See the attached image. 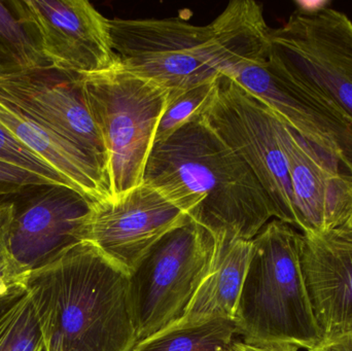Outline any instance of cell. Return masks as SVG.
Instances as JSON below:
<instances>
[{
  "label": "cell",
  "mask_w": 352,
  "mask_h": 351,
  "mask_svg": "<svg viewBox=\"0 0 352 351\" xmlns=\"http://www.w3.org/2000/svg\"><path fill=\"white\" fill-rule=\"evenodd\" d=\"M144 183L214 236L252 240L274 218L252 169L202 117L155 144Z\"/></svg>",
  "instance_id": "1"
},
{
  "label": "cell",
  "mask_w": 352,
  "mask_h": 351,
  "mask_svg": "<svg viewBox=\"0 0 352 351\" xmlns=\"http://www.w3.org/2000/svg\"><path fill=\"white\" fill-rule=\"evenodd\" d=\"M25 290L45 351H132L138 343L129 274L90 242L30 272Z\"/></svg>",
  "instance_id": "2"
},
{
  "label": "cell",
  "mask_w": 352,
  "mask_h": 351,
  "mask_svg": "<svg viewBox=\"0 0 352 351\" xmlns=\"http://www.w3.org/2000/svg\"><path fill=\"white\" fill-rule=\"evenodd\" d=\"M302 233L276 218L252 239L234 319L243 341L307 351L324 341L302 267Z\"/></svg>",
  "instance_id": "3"
},
{
  "label": "cell",
  "mask_w": 352,
  "mask_h": 351,
  "mask_svg": "<svg viewBox=\"0 0 352 351\" xmlns=\"http://www.w3.org/2000/svg\"><path fill=\"white\" fill-rule=\"evenodd\" d=\"M87 107L104 142L111 200L144 183L169 93L155 82L116 67L80 76Z\"/></svg>",
  "instance_id": "4"
},
{
  "label": "cell",
  "mask_w": 352,
  "mask_h": 351,
  "mask_svg": "<svg viewBox=\"0 0 352 351\" xmlns=\"http://www.w3.org/2000/svg\"><path fill=\"white\" fill-rule=\"evenodd\" d=\"M214 235L190 220L155 243L129 274L138 342L184 317L214 258Z\"/></svg>",
  "instance_id": "5"
},
{
  "label": "cell",
  "mask_w": 352,
  "mask_h": 351,
  "mask_svg": "<svg viewBox=\"0 0 352 351\" xmlns=\"http://www.w3.org/2000/svg\"><path fill=\"white\" fill-rule=\"evenodd\" d=\"M120 67L176 94L219 78L221 56L210 24L182 19L109 20Z\"/></svg>",
  "instance_id": "6"
},
{
  "label": "cell",
  "mask_w": 352,
  "mask_h": 351,
  "mask_svg": "<svg viewBox=\"0 0 352 351\" xmlns=\"http://www.w3.org/2000/svg\"><path fill=\"white\" fill-rule=\"evenodd\" d=\"M202 119L252 169L270 200L274 218L296 228L293 190L275 113L221 73L214 98Z\"/></svg>",
  "instance_id": "7"
},
{
  "label": "cell",
  "mask_w": 352,
  "mask_h": 351,
  "mask_svg": "<svg viewBox=\"0 0 352 351\" xmlns=\"http://www.w3.org/2000/svg\"><path fill=\"white\" fill-rule=\"evenodd\" d=\"M283 26L271 29V49L294 76L352 117V22L330 2H296Z\"/></svg>",
  "instance_id": "8"
},
{
  "label": "cell",
  "mask_w": 352,
  "mask_h": 351,
  "mask_svg": "<svg viewBox=\"0 0 352 351\" xmlns=\"http://www.w3.org/2000/svg\"><path fill=\"white\" fill-rule=\"evenodd\" d=\"M221 74L236 80L285 125L332 155L352 174V117L289 71L272 49L266 59L242 62Z\"/></svg>",
  "instance_id": "9"
},
{
  "label": "cell",
  "mask_w": 352,
  "mask_h": 351,
  "mask_svg": "<svg viewBox=\"0 0 352 351\" xmlns=\"http://www.w3.org/2000/svg\"><path fill=\"white\" fill-rule=\"evenodd\" d=\"M8 4L52 67L86 76L119 64L109 19L87 0H14Z\"/></svg>",
  "instance_id": "10"
},
{
  "label": "cell",
  "mask_w": 352,
  "mask_h": 351,
  "mask_svg": "<svg viewBox=\"0 0 352 351\" xmlns=\"http://www.w3.org/2000/svg\"><path fill=\"white\" fill-rule=\"evenodd\" d=\"M192 220L188 212L144 183L113 201L91 204L82 238L130 274L155 243Z\"/></svg>",
  "instance_id": "11"
},
{
  "label": "cell",
  "mask_w": 352,
  "mask_h": 351,
  "mask_svg": "<svg viewBox=\"0 0 352 351\" xmlns=\"http://www.w3.org/2000/svg\"><path fill=\"white\" fill-rule=\"evenodd\" d=\"M12 205L8 245L28 275L84 242L82 227L92 202L66 185H28L8 196Z\"/></svg>",
  "instance_id": "12"
},
{
  "label": "cell",
  "mask_w": 352,
  "mask_h": 351,
  "mask_svg": "<svg viewBox=\"0 0 352 351\" xmlns=\"http://www.w3.org/2000/svg\"><path fill=\"white\" fill-rule=\"evenodd\" d=\"M0 101L76 144L107 179V150L85 102L80 76L49 66L0 76Z\"/></svg>",
  "instance_id": "13"
},
{
  "label": "cell",
  "mask_w": 352,
  "mask_h": 351,
  "mask_svg": "<svg viewBox=\"0 0 352 351\" xmlns=\"http://www.w3.org/2000/svg\"><path fill=\"white\" fill-rule=\"evenodd\" d=\"M276 117L293 190L296 228L306 236H324L351 214L352 174L332 155Z\"/></svg>",
  "instance_id": "14"
},
{
  "label": "cell",
  "mask_w": 352,
  "mask_h": 351,
  "mask_svg": "<svg viewBox=\"0 0 352 351\" xmlns=\"http://www.w3.org/2000/svg\"><path fill=\"white\" fill-rule=\"evenodd\" d=\"M301 259L324 341L352 332V245L303 234Z\"/></svg>",
  "instance_id": "15"
},
{
  "label": "cell",
  "mask_w": 352,
  "mask_h": 351,
  "mask_svg": "<svg viewBox=\"0 0 352 351\" xmlns=\"http://www.w3.org/2000/svg\"><path fill=\"white\" fill-rule=\"evenodd\" d=\"M0 126L47 161L92 203L111 200L102 169L76 144L3 101H0Z\"/></svg>",
  "instance_id": "16"
},
{
  "label": "cell",
  "mask_w": 352,
  "mask_h": 351,
  "mask_svg": "<svg viewBox=\"0 0 352 351\" xmlns=\"http://www.w3.org/2000/svg\"><path fill=\"white\" fill-rule=\"evenodd\" d=\"M214 258L184 317L175 325H197L214 319H235L245 280L252 240L219 235Z\"/></svg>",
  "instance_id": "17"
},
{
  "label": "cell",
  "mask_w": 352,
  "mask_h": 351,
  "mask_svg": "<svg viewBox=\"0 0 352 351\" xmlns=\"http://www.w3.org/2000/svg\"><path fill=\"white\" fill-rule=\"evenodd\" d=\"M219 56V73L242 62L260 61L270 54V27L262 4L254 0H233L210 23Z\"/></svg>",
  "instance_id": "18"
},
{
  "label": "cell",
  "mask_w": 352,
  "mask_h": 351,
  "mask_svg": "<svg viewBox=\"0 0 352 351\" xmlns=\"http://www.w3.org/2000/svg\"><path fill=\"white\" fill-rule=\"evenodd\" d=\"M241 340L233 319L173 325L142 340L132 351H239Z\"/></svg>",
  "instance_id": "19"
},
{
  "label": "cell",
  "mask_w": 352,
  "mask_h": 351,
  "mask_svg": "<svg viewBox=\"0 0 352 351\" xmlns=\"http://www.w3.org/2000/svg\"><path fill=\"white\" fill-rule=\"evenodd\" d=\"M49 66L24 25L0 2V76Z\"/></svg>",
  "instance_id": "20"
},
{
  "label": "cell",
  "mask_w": 352,
  "mask_h": 351,
  "mask_svg": "<svg viewBox=\"0 0 352 351\" xmlns=\"http://www.w3.org/2000/svg\"><path fill=\"white\" fill-rule=\"evenodd\" d=\"M217 80L215 78L211 82L169 95L166 109L157 130L155 144L165 141L186 124L203 117L214 98Z\"/></svg>",
  "instance_id": "21"
},
{
  "label": "cell",
  "mask_w": 352,
  "mask_h": 351,
  "mask_svg": "<svg viewBox=\"0 0 352 351\" xmlns=\"http://www.w3.org/2000/svg\"><path fill=\"white\" fill-rule=\"evenodd\" d=\"M41 330L28 294L0 324V351H39Z\"/></svg>",
  "instance_id": "22"
},
{
  "label": "cell",
  "mask_w": 352,
  "mask_h": 351,
  "mask_svg": "<svg viewBox=\"0 0 352 351\" xmlns=\"http://www.w3.org/2000/svg\"><path fill=\"white\" fill-rule=\"evenodd\" d=\"M0 160L22 167L31 172L45 177L58 185L72 187L69 183L47 161L27 148L16 136L0 126Z\"/></svg>",
  "instance_id": "23"
},
{
  "label": "cell",
  "mask_w": 352,
  "mask_h": 351,
  "mask_svg": "<svg viewBox=\"0 0 352 351\" xmlns=\"http://www.w3.org/2000/svg\"><path fill=\"white\" fill-rule=\"evenodd\" d=\"M12 205L8 197L0 199V297L25 288L27 274L10 253L8 245Z\"/></svg>",
  "instance_id": "24"
},
{
  "label": "cell",
  "mask_w": 352,
  "mask_h": 351,
  "mask_svg": "<svg viewBox=\"0 0 352 351\" xmlns=\"http://www.w3.org/2000/svg\"><path fill=\"white\" fill-rule=\"evenodd\" d=\"M47 183H55L22 167L0 160V199L18 193L28 185Z\"/></svg>",
  "instance_id": "25"
},
{
  "label": "cell",
  "mask_w": 352,
  "mask_h": 351,
  "mask_svg": "<svg viewBox=\"0 0 352 351\" xmlns=\"http://www.w3.org/2000/svg\"><path fill=\"white\" fill-rule=\"evenodd\" d=\"M310 351H352V332L322 341L318 348Z\"/></svg>",
  "instance_id": "26"
},
{
  "label": "cell",
  "mask_w": 352,
  "mask_h": 351,
  "mask_svg": "<svg viewBox=\"0 0 352 351\" xmlns=\"http://www.w3.org/2000/svg\"><path fill=\"white\" fill-rule=\"evenodd\" d=\"M25 293H26L25 288H21L12 291L6 296L0 297V324L20 302L21 299L24 297Z\"/></svg>",
  "instance_id": "27"
},
{
  "label": "cell",
  "mask_w": 352,
  "mask_h": 351,
  "mask_svg": "<svg viewBox=\"0 0 352 351\" xmlns=\"http://www.w3.org/2000/svg\"><path fill=\"white\" fill-rule=\"evenodd\" d=\"M239 351H300V348L287 344H261L240 340Z\"/></svg>",
  "instance_id": "28"
},
{
  "label": "cell",
  "mask_w": 352,
  "mask_h": 351,
  "mask_svg": "<svg viewBox=\"0 0 352 351\" xmlns=\"http://www.w3.org/2000/svg\"><path fill=\"white\" fill-rule=\"evenodd\" d=\"M329 238L333 239L339 242L346 243L352 245V210L349 218L338 227L333 230L329 234L324 235Z\"/></svg>",
  "instance_id": "29"
},
{
  "label": "cell",
  "mask_w": 352,
  "mask_h": 351,
  "mask_svg": "<svg viewBox=\"0 0 352 351\" xmlns=\"http://www.w3.org/2000/svg\"><path fill=\"white\" fill-rule=\"evenodd\" d=\"M39 351H45V350H43V348H41V350H39Z\"/></svg>",
  "instance_id": "30"
}]
</instances>
